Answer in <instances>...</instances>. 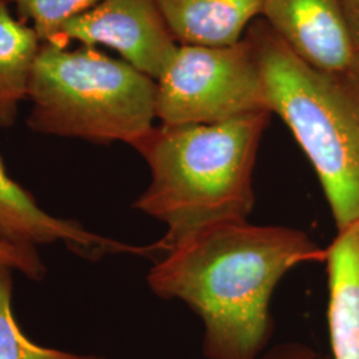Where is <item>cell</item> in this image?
<instances>
[{
	"label": "cell",
	"instance_id": "6da1fadb",
	"mask_svg": "<svg viewBox=\"0 0 359 359\" xmlns=\"http://www.w3.org/2000/svg\"><path fill=\"white\" fill-rule=\"evenodd\" d=\"M326 258L305 231L236 221L173 248L147 281L157 297L182 301L200 317L206 359H257L273 334L276 286L295 266Z\"/></svg>",
	"mask_w": 359,
	"mask_h": 359
},
{
	"label": "cell",
	"instance_id": "7a4b0ae2",
	"mask_svg": "<svg viewBox=\"0 0 359 359\" xmlns=\"http://www.w3.org/2000/svg\"><path fill=\"white\" fill-rule=\"evenodd\" d=\"M271 112L209 124L154 127L133 145L151 184L133 208L167 225L158 253L210 226L248 221L255 206L253 169Z\"/></svg>",
	"mask_w": 359,
	"mask_h": 359
},
{
	"label": "cell",
	"instance_id": "3957f363",
	"mask_svg": "<svg viewBox=\"0 0 359 359\" xmlns=\"http://www.w3.org/2000/svg\"><path fill=\"white\" fill-rule=\"evenodd\" d=\"M256 52L268 108L314 168L337 231L359 222V75L329 72L297 56L258 18L245 32Z\"/></svg>",
	"mask_w": 359,
	"mask_h": 359
},
{
	"label": "cell",
	"instance_id": "277c9868",
	"mask_svg": "<svg viewBox=\"0 0 359 359\" xmlns=\"http://www.w3.org/2000/svg\"><path fill=\"white\" fill-rule=\"evenodd\" d=\"M27 97L44 135L133 147L154 127L156 80L92 47L43 43Z\"/></svg>",
	"mask_w": 359,
	"mask_h": 359
},
{
	"label": "cell",
	"instance_id": "5b68a950",
	"mask_svg": "<svg viewBox=\"0 0 359 359\" xmlns=\"http://www.w3.org/2000/svg\"><path fill=\"white\" fill-rule=\"evenodd\" d=\"M262 111H269L265 83L245 36L222 47L179 44L156 80V118L165 126L209 124Z\"/></svg>",
	"mask_w": 359,
	"mask_h": 359
},
{
	"label": "cell",
	"instance_id": "8992f818",
	"mask_svg": "<svg viewBox=\"0 0 359 359\" xmlns=\"http://www.w3.org/2000/svg\"><path fill=\"white\" fill-rule=\"evenodd\" d=\"M86 47H109L127 63L157 80L177 48L156 0H102L86 13L69 19L52 40Z\"/></svg>",
	"mask_w": 359,
	"mask_h": 359
},
{
	"label": "cell",
	"instance_id": "52a82bcc",
	"mask_svg": "<svg viewBox=\"0 0 359 359\" xmlns=\"http://www.w3.org/2000/svg\"><path fill=\"white\" fill-rule=\"evenodd\" d=\"M0 240L20 246L62 243L77 256L99 259L111 255L151 256L154 244H126L86 229L80 222L52 216L32 194L10 177L0 158Z\"/></svg>",
	"mask_w": 359,
	"mask_h": 359
},
{
	"label": "cell",
	"instance_id": "ba28073f",
	"mask_svg": "<svg viewBox=\"0 0 359 359\" xmlns=\"http://www.w3.org/2000/svg\"><path fill=\"white\" fill-rule=\"evenodd\" d=\"M261 19L304 62L322 71H354L357 53L341 0H264Z\"/></svg>",
	"mask_w": 359,
	"mask_h": 359
},
{
	"label": "cell",
	"instance_id": "9c48e42d",
	"mask_svg": "<svg viewBox=\"0 0 359 359\" xmlns=\"http://www.w3.org/2000/svg\"><path fill=\"white\" fill-rule=\"evenodd\" d=\"M177 44L222 47L238 43L261 18L264 0H156Z\"/></svg>",
	"mask_w": 359,
	"mask_h": 359
},
{
	"label": "cell",
	"instance_id": "30bf717a",
	"mask_svg": "<svg viewBox=\"0 0 359 359\" xmlns=\"http://www.w3.org/2000/svg\"><path fill=\"white\" fill-rule=\"evenodd\" d=\"M327 326L333 359H359V222L327 248Z\"/></svg>",
	"mask_w": 359,
	"mask_h": 359
},
{
	"label": "cell",
	"instance_id": "8fae6325",
	"mask_svg": "<svg viewBox=\"0 0 359 359\" xmlns=\"http://www.w3.org/2000/svg\"><path fill=\"white\" fill-rule=\"evenodd\" d=\"M41 44L36 29L15 19L0 0V129L13 126L19 103L28 96Z\"/></svg>",
	"mask_w": 359,
	"mask_h": 359
},
{
	"label": "cell",
	"instance_id": "7c38bea8",
	"mask_svg": "<svg viewBox=\"0 0 359 359\" xmlns=\"http://www.w3.org/2000/svg\"><path fill=\"white\" fill-rule=\"evenodd\" d=\"M13 269L0 262V359H105L40 346L28 339L13 317Z\"/></svg>",
	"mask_w": 359,
	"mask_h": 359
},
{
	"label": "cell",
	"instance_id": "4fadbf2b",
	"mask_svg": "<svg viewBox=\"0 0 359 359\" xmlns=\"http://www.w3.org/2000/svg\"><path fill=\"white\" fill-rule=\"evenodd\" d=\"M16 6L23 19L31 20L43 43H51L59 29L102 0H6Z\"/></svg>",
	"mask_w": 359,
	"mask_h": 359
},
{
	"label": "cell",
	"instance_id": "5bb4252c",
	"mask_svg": "<svg viewBox=\"0 0 359 359\" xmlns=\"http://www.w3.org/2000/svg\"><path fill=\"white\" fill-rule=\"evenodd\" d=\"M0 262L20 271L29 280L40 281L46 276V265L36 248L20 246L0 240Z\"/></svg>",
	"mask_w": 359,
	"mask_h": 359
},
{
	"label": "cell",
	"instance_id": "9a60e30c",
	"mask_svg": "<svg viewBox=\"0 0 359 359\" xmlns=\"http://www.w3.org/2000/svg\"><path fill=\"white\" fill-rule=\"evenodd\" d=\"M261 359H329L314 348L299 342H287L273 347Z\"/></svg>",
	"mask_w": 359,
	"mask_h": 359
},
{
	"label": "cell",
	"instance_id": "2e32d148",
	"mask_svg": "<svg viewBox=\"0 0 359 359\" xmlns=\"http://www.w3.org/2000/svg\"><path fill=\"white\" fill-rule=\"evenodd\" d=\"M347 31L351 39L354 51L359 56V0H341Z\"/></svg>",
	"mask_w": 359,
	"mask_h": 359
},
{
	"label": "cell",
	"instance_id": "e0dca14e",
	"mask_svg": "<svg viewBox=\"0 0 359 359\" xmlns=\"http://www.w3.org/2000/svg\"><path fill=\"white\" fill-rule=\"evenodd\" d=\"M354 72H357L359 75V56L358 59H357V63H355V67H354Z\"/></svg>",
	"mask_w": 359,
	"mask_h": 359
}]
</instances>
